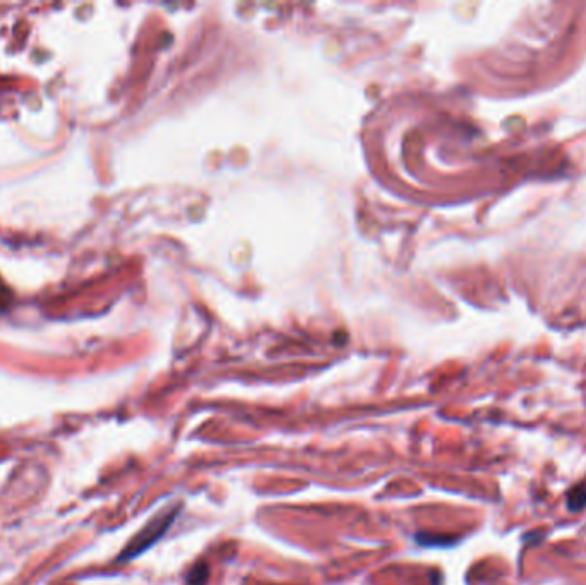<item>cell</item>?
Returning a JSON list of instances; mask_svg holds the SVG:
<instances>
[{
  "label": "cell",
  "mask_w": 586,
  "mask_h": 585,
  "mask_svg": "<svg viewBox=\"0 0 586 585\" xmlns=\"http://www.w3.org/2000/svg\"><path fill=\"white\" fill-rule=\"evenodd\" d=\"M180 510L182 505L177 503V505L167 506V508L161 510L160 513H156V515L129 540V544L123 547L122 553L117 558V561H130L134 560V558L141 556L143 553H146L149 547H153L154 544L170 530V527L173 525V522L177 520Z\"/></svg>",
  "instance_id": "obj_1"
},
{
  "label": "cell",
  "mask_w": 586,
  "mask_h": 585,
  "mask_svg": "<svg viewBox=\"0 0 586 585\" xmlns=\"http://www.w3.org/2000/svg\"><path fill=\"white\" fill-rule=\"evenodd\" d=\"M208 564L206 563H199L195 564L194 568H192L191 571H188L187 575V582L188 585H202L206 580H208Z\"/></svg>",
  "instance_id": "obj_2"
}]
</instances>
